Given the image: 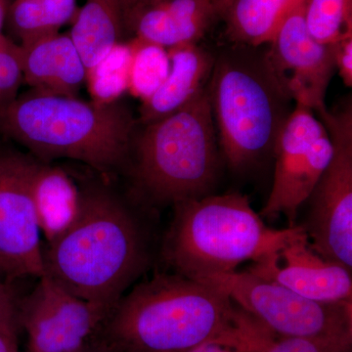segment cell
I'll use <instances>...</instances> for the list:
<instances>
[{"mask_svg": "<svg viewBox=\"0 0 352 352\" xmlns=\"http://www.w3.org/2000/svg\"><path fill=\"white\" fill-rule=\"evenodd\" d=\"M120 7V12H122V25L124 27L129 18L133 15L139 8L150 1V0H118Z\"/></svg>", "mask_w": 352, "mask_h": 352, "instance_id": "83f0119b", "label": "cell"}, {"mask_svg": "<svg viewBox=\"0 0 352 352\" xmlns=\"http://www.w3.org/2000/svg\"><path fill=\"white\" fill-rule=\"evenodd\" d=\"M336 69L339 71L342 82L346 87H352V34L333 43Z\"/></svg>", "mask_w": 352, "mask_h": 352, "instance_id": "d4e9b609", "label": "cell"}, {"mask_svg": "<svg viewBox=\"0 0 352 352\" xmlns=\"http://www.w3.org/2000/svg\"><path fill=\"white\" fill-rule=\"evenodd\" d=\"M305 2L300 0L286 16L268 51L285 88L296 103L316 115L327 110L329 83L336 71L333 44H322L308 32Z\"/></svg>", "mask_w": 352, "mask_h": 352, "instance_id": "7c38bea8", "label": "cell"}, {"mask_svg": "<svg viewBox=\"0 0 352 352\" xmlns=\"http://www.w3.org/2000/svg\"><path fill=\"white\" fill-rule=\"evenodd\" d=\"M235 44L214 58L208 83L219 145L231 168L258 163L270 150L293 100L268 51Z\"/></svg>", "mask_w": 352, "mask_h": 352, "instance_id": "8992f818", "label": "cell"}, {"mask_svg": "<svg viewBox=\"0 0 352 352\" xmlns=\"http://www.w3.org/2000/svg\"><path fill=\"white\" fill-rule=\"evenodd\" d=\"M68 352H113L111 351L110 347L107 346L105 342L101 339L99 336L94 338V340L88 342L87 344L80 347V349H76Z\"/></svg>", "mask_w": 352, "mask_h": 352, "instance_id": "f1b7e54d", "label": "cell"}, {"mask_svg": "<svg viewBox=\"0 0 352 352\" xmlns=\"http://www.w3.org/2000/svg\"><path fill=\"white\" fill-rule=\"evenodd\" d=\"M186 352H249L245 347L232 338H220L203 342Z\"/></svg>", "mask_w": 352, "mask_h": 352, "instance_id": "484cf974", "label": "cell"}, {"mask_svg": "<svg viewBox=\"0 0 352 352\" xmlns=\"http://www.w3.org/2000/svg\"><path fill=\"white\" fill-rule=\"evenodd\" d=\"M122 12L118 0H87L72 29V41L91 76L124 38Z\"/></svg>", "mask_w": 352, "mask_h": 352, "instance_id": "e0dca14e", "label": "cell"}, {"mask_svg": "<svg viewBox=\"0 0 352 352\" xmlns=\"http://www.w3.org/2000/svg\"><path fill=\"white\" fill-rule=\"evenodd\" d=\"M109 314L44 274L20 298L17 319L27 333L28 352H68L96 338Z\"/></svg>", "mask_w": 352, "mask_h": 352, "instance_id": "8fae6325", "label": "cell"}, {"mask_svg": "<svg viewBox=\"0 0 352 352\" xmlns=\"http://www.w3.org/2000/svg\"><path fill=\"white\" fill-rule=\"evenodd\" d=\"M263 328L279 337L352 344V303L314 302L252 271L208 278Z\"/></svg>", "mask_w": 352, "mask_h": 352, "instance_id": "52a82bcc", "label": "cell"}, {"mask_svg": "<svg viewBox=\"0 0 352 352\" xmlns=\"http://www.w3.org/2000/svg\"><path fill=\"white\" fill-rule=\"evenodd\" d=\"M132 139L124 173L131 198L145 208L210 195L219 171L208 85L186 105L142 124Z\"/></svg>", "mask_w": 352, "mask_h": 352, "instance_id": "5b68a950", "label": "cell"}, {"mask_svg": "<svg viewBox=\"0 0 352 352\" xmlns=\"http://www.w3.org/2000/svg\"><path fill=\"white\" fill-rule=\"evenodd\" d=\"M0 280H9L8 277H7L6 270L2 267L1 264H0Z\"/></svg>", "mask_w": 352, "mask_h": 352, "instance_id": "1f68e13d", "label": "cell"}, {"mask_svg": "<svg viewBox=\"0 0 352 352\" xmlns=\"http://www.w3.org/2000/svg\"><path fill=\"white\" fill-rule=\"evenodd\" d=\"M173 208L161 256L173 272L197 281L235 272L250 261H270L302 229L266 226L238 192L190 199Z\"/></svg>", "mask_w": 352, "mask_h": 352, "instance_id": "277c9868", "label": "cell"}, {"mask_svg": "<svg viewBox=\"0 0 352 352\" xmlns=\"http://www.w3.org/2000/svg\"><path fill=\"white\" fill-rule=\"evenodd\" d=\"M41 161L0 147V264L11 281L44 275L34 187Z\"/></svg>", "mask_w": 352, "mask_h": 352, "instance_id": "30bf717a", "label": "cell"}, {"mask_svg": "<svg viewBox=\"0 0 352 352\" xmlns=\"http://www.w3.org/2000/svg\"><path fill=\"white\" fill-rule=\"evenodd\" d=\"M170 69L139 109L138 122L149 124L186 105L207 87L214 57L197 44L168 50Z\"/></svg>", "mask_w": 352, "mask_h": 352, "instance_id": "2e32d148", "label": "cell"}, {"mask_svg": "<svg viewBox=\"0 0 352 352\" xmlns=\"http://www.w3.org/2000/svg\"><path fill=\"white\" fill-rule=\"evenodd\" d=\"M23 82L19 45L2 34L0 36V109L17 98Z\"/></svg>", "mask_w": 352, "mask_h": 352, "instance_id": "603a6c76", "label": "cell"}, {"mask_svg": "<svg viewBox=\"0 0 352 352\" xmlns=\"http://www.w3.org/2000/svg\"><path fill=\"white\" fill-rule=\"evenodd\" d=\"M239 342L249 352H351V349L323 340L273 335L250 315L243 322Z\"/></svg>", "mask_w": 352, "mask_h": 352, "instance_id": "7402d4cb", "label": "cell"}, {"mask_svg": "<svg viewBox=\"0 0 352 352\" xmlns=\"http://www.w3.org/2000/svg\"><path fill=\"white\" fill-rule=\"evenodd\" d=\"M233 0H212L217 15L223 16Z\"/></svg>", "mask_w": 352, "mask_h": 352, "instance_id": "4dcf8cb0", "label": "cell"}, {"mask_svg": "<svg viewBox=\"0 0 352 352\" xmlns=\"http://www.w3.org/2000/svg\"><path fill=\"white\" fill-rule=\"evenodd\" d=\"M311 109L296 103L280 129L274 151L272 188L261 212L263 219L285 217L296 226L298 210L307 203L333 156V143Z\"/></svg>", "mask_w": 352, "mask_h": 352, "instance_id": "9c48e42d", "label": "cell"}, {"mask_svg": "<svg viewBox=\"0 0 352 352\" xmlns=\"http://www.w3.org/2000/svg\"><path fill=\"white\" fill-rule=\"evenodd\" d=\"M309 34L322 44H333L352 34V0H305Z\"/></svg>", "mask_w": 352, "mask_h": 352, "instance_id": "44dd1931", "label": "cell"}, {"mask_svg": "<svg viewBox=\"0 0 352 352\" xmlns=\"http://www.w3.org/2000/svg\"><path fill=\"white\" fill-rule=\"evenodd\" d=\"M136 124L120 102L88 103L32 89L0 109V134L32 157L80 162L107 179L126 170Z\"/></svg>", "mask_w": 352, "mask_h": 352, "instance_id": "3957f363", "label": "cell"}, {"mask_svg": "<svg viewBox=\"0 0 352 352\" xmlns=\"http://www.w3.org/2000/svg\"><path fill=\"white\" fill-rule=\"evenodd\" d=\"M333 156L311 195L302 227L319 256L352 270V102L318 115Z\"/></svg>", "mask_w": 352, "mask_h": 352, "instance_id": "ba28073f", "label": "cell"}, {"mask_svg": "<svg viewBox=\"0 0 352 352\" xmlns=\"http://www.w3.org/2000/svg\"><path fill=\"white\" fill-rule=\"evenodd\" d=\"M13 352H20L19 351H13Z\"/></svg>", "mask_w": 352, "mask_h": 352, "instance_id": "d6a6232c", "label": "cell"}, {"mask_svg": "<svg viewBox=\"0 0 352 352\" xmlns=\"http://www.w3.org/2000/svg\"><path fill=\"white\" fill-rule=\"evenodd\" d=\"M240 312L217 287L156 273L120 298L98 336L113 352H186L232 332Z\"/></svg>", "mask_w": 352, "mask_h": 352, "instance_id": "7a4b0ae2", "label": "cell"}, {"mask_svg": "<svg viewBox=\"0 0 352 352\" xmlns=\"http://www.w3.org/2000/svg\"><path fill=\"white\" fill-rule=\"evenodd\" d=\"M18 324L0 321V352L18 351Z\"/></svg>", "mask_w": 352, "mask_h": 352, "instance_id": "4316f807", "label": "cell"}, {"mask_svg": "<svg viewBox=\"0 0 352 352\" xmlns=\"http://www.w3.org/2000/svg\"><path fill=\"white\" fill-rule=\"evenodd\" d=\"M217 16L212 0H150L127 21L124 34L157 48L197 44Z\"/></svg>", "mask_w": 352, "mask_h": 352, "instance_id": "5bb4252c", "label": "cell"}, {"mask_svg": "<svg viewBox=\"0 0 352 352\" xmlns=\"http://www.w3.org/2000/svg\"><path fill=\"white\" fill-rule=\"evenodd\" d=\"M9 0H0V36H2V30L6 23L7 10H8Z\"/></svg>", "mask_w": 352, "mask_h": 352, "instance_id": "f546056e", "label": "cell"}, {"mask_svg": "<svg viewBox=\"0 0 352 352\" xmlns=\"http://www.w3.org/2000/svg\"><path fill=\"white\" fill-rule=\"evenodd\" d=\"M78 185V212L68 228L43 244L44 274L78 298L111 310L149 270L151 229L142 206L110 183Z\"/></svg>", "mask_w": 352, "mask_h": 352, "instance_id": "6da1fadb", "label": "cell"}, {"mask_svg": "<svg viewBox=\"0 0 352 352\" xmlns=\"http://www.w3.org/2000/svg\"><path fill=\"white\" fill-rule=\"evenodd\" d=\"M300 0H233L224 17L229 39L239 45L270 43L289 11Z\"/></svg>", "mask_w": 352, "mask_h": 352, "instance_id": "d6986e66", "label": "cell"}, {"mask_svg": "<svg viewBox=\"0 0 352 352\" xmlns=\"http://www.w3.org/2000/svg\"><path fill=\"white\" fill-rule=\"evenodd\" d=\"M24 82L32 90L78 97L88 78L87 68L69 34H57L19 45Z\"/></svg>", "mask_w": 352, "mask_h": 352, "instance_id": "9a60e30c", "label": "cell"}, {"mask_svg": "<svg viewBox=\"0 0 352 352\" xmlns=\"http://www.w3.org/2000/svg\"><path fill=\"white\" fill-rule=\"evenodd\" d=\"M249 270L314 302L352 303L351 271L319 256L302 227L276 258Z\"/></svg>", "mask_w": 352, "mask_h": 352, "instance_id": "4fadbf2b", "label": "cell"}, {"mask_svg": "<svg viewBox=\"0 0 352 352\" xmlns=\"http://www.w3.org/2000/svg\"><path fill=\"white\" fill-rule=\"evenodd\" d=\"M20 298L13 281L0 280V321L18 324Z\"/></svg>", "mask_w": 352, "mask_h": 352, "instance_id": "cb8c5ba5", "label": "cell"}, {"mask_svg": "<svg viewBox=\"0 0 352 352\" xmlns=\"http://www.w3.org/2000/svg\"><path fill=\"white\" fill-rule=\"evenodd\" d=\"M76 0H14L9 4L6 22L20 45L57 34L75 21Z\"/></svg>", "mask_w": 352, "mask_h": 352, "instance_id": "ffe728a7", "label": "cell"}, {"mask_svg": "<svg viewBox=\"0 0 352 352\" xmlns=\"http://www.w3.org/2000/svg\"><path fill=\"white\" fill-rule=\"evenodd\" d=\"M34 195L41 237L45 241L43 244H47L75 219L80 200L78 185L62 168L41 162Z\"/></svg>", "mask_w": 352, "mask_h": 352, "instance_id": "ac0fdd59", "label": "cell"}]
</instances>
